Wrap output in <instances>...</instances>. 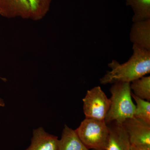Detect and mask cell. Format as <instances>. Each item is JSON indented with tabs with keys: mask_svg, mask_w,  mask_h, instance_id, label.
<instances>
[{
	"mask_svg": "<svg viewBox=\"0 0 150 150\" xmlns=\"http://www.w3.org/2000/svg\"><path fill=\"white\" fill-rule=\"evenodd\" d=\"M58 150H90L81 141L75 130L65 124L59 140Z\"/></svg>",
	"mask_w": 150,
	"mask_h": 150,
	"instance_id": "cell-10",
	"label": "cell"
},
{
	"mask_svg": "<svg viewBox=\"0 0 150 150\" xmlns=\"http://www.w3.org/2000/svg\"><path fill=\"white\" fill-rule=\"evenodd\" d=\"M59 142L58 137L40 127L33 130L31 144L25 150H58Z\"/></svg>",
	"mask_w": 150,
	"mask_h": 150,
	"instance_id": "cell-8",
	"label": "cell"
},
{
	"mask_svg": "<svg viewBox=\"0 0 150 150\" xmlns=\"http://www.w3.org/2000/svg\"><path fill=\"white\" fill-rule=\"evenodd\" d=\"M130 150H145L140 149V148H137V147L131 145V149Z\"/></svg>",
	"mask_w": 150,
	"mask_h": 150,
	"instance_id": "cell-15",
	"label": "cell"
},
{
	"mask_svg": "<svg viewBox=\"0 0 150 150\" xmlns=\"http://www.w3.org/2000/svg\"><path fill=\"white\" fill-rule=\"evenodd\" d=\"M133 94L142 99L150 101V76H146L130 83Z\"/></svg>",
	"mask_w": 150,
	"mask_h": 150,
	"instance_id": "cell-12",
	"label": "cell"
},
{
	"mask_svg": "<svg viewBox=\"0 0 150 150\" xmlns=\"http://www.w3.org/2000/svg\"><path fill=\"white\" fill-rule=\"evenodd\" d=\"M133 54L127 62L121 64L115 60L108 64V71L100 79L101 84L130 83L150 73V51L133 44Z\"/></svg>",
	"mask_w": 150,
	"mask_h": 150,
	"instance_id": "cell-1",
	"label": "cell"
},
{
	"mask_svg": "<svg viewBox=\"0 0 150 150\" xmlns=\"http://www.w3.org/2000/svg\"><path fill=\"white\" fill-rule=\"evenodd\" d=\"M110 105L104 121L106 124L112 122L122 123L134 117L136 105L132 99L130 83L112 84L110 88Z\"/></svg>",
	"mask_w": 150,
	"mask_h": 150,
	"instance_id": "cell-2",
	"label": "cell"
},
{
	"mask_svg": "<svg viewBox=\"0 0 150 150\" xmlns=\"http://www.w3.org/2000/svg\"><path fill=\"white\" fill-rule=\"evenodd\" d=\"M131 96L136 103L134 117L150 124V102L136 96L131 92Z\"/></svg>",
	"mask_w": 150,
	"mask_h": 150,
	"instance_id": "cell-14",
	"label": "cell"
},
{
	"mask_svg": "<svg viewBox=\"0 0 150 150\" xmlns=\"http://www.w3.org/2000/svg\"><path fill=\"white\" fill-rule=\"evenodd\" d=\"M107 125L109 138L106 150H130L131 143L122 123L114 121Z\"/></svg>",
	"mask_w": 150,
	"mask_h": 150,
	"instance_id": "cell-7",
	"label": "cell"
},
{
	"mask_svg": "<svg viewBox=\"0 0 150 150\" xmlns=\"http://www.w3.org/2000/svg\"><path fill=\"white\" fill-rule=\"evenodd\" d=\"M0 16L7 18L31 20V11L27 0H0Z\"/></svg>",
	"mask_w": 150,
	"mask_h": 150,
	"instance_id": "cell-6",
	"label": "cell"
},
{
	"mask_svg": "<svg viewBox=\"0 0 150 150\" xmlns=\"http://www.w3.org/2000/svg\"><path fill=\"white\" fill-rule=\"evenodd\" d=\"M75 131L89 149H107L109 129L104 120L86 118Z\"/></svg>",
	"mask_w": 150,
	"mask_h": 150,
	"instance_id": "cell-3",
	"label": "cell"
},
{
	"mask_svg": "<svg viewBox=\"0 0 150 150\" xmlns=\"http://www.w3.org/2000/svg\"><path fill=\"white\" fill-rule=\"evenodd\" d=\"M0 79H1L2 80L6 82L7 81L6 79H5V78H3L1 77H0Z\"/></svg>",
	"mask_w": 150,
	"mask_h": 150,
	"instance_id": "cell-17",
	"label": "cell"
},
{
	"mask_svg": "<svg viewBox=\"0 0 150 150\" xmlns=\"http://www.w3.org/2000/svg\"><path fill=\"white\" fill-rule=\"evenodd\" d=\"M83 101L86 118L104 120L110 108V100L100 86L88 90Z\"/></svg>",
	"mask_w": 150,
	"mask_h": 150,
	"instance_id": "cell-4",
	"label": "cell"
},
{
	"mask_svg": "<svg viewBox=\"0 0 150 150\" xmlns=\"http://www.w3.org/2000/svg\"><path fill=\"white\" fill-rule=\"evenodd\" d=\"M5 105V104L4 102H0V107H4Z\"/></svg>",
	"mask_w": 150,
	"mask_h": 150,
	"instance_id": "cell-16",
	"label": "cell"
},
{
	"mask_svg": "<svg viewBox=\"0 0 150 150\" xmlns=\"http://www.w3.org/2000/svg\"><path fill=\"white\" fill-rule=\"evenodd\" d=\"M130 39L134 45L150 51V19L133 23Z\"/></svg>",
	"mask_w": 150,
	"mask_h": 150,
	"instance_id": "cell-9",
	"label": "cell"
},
{
	"mask_svg": "<svg viewBox=\"0 0 150 150\" xmlns=\"http://www.w3.org/2000/svg\"><path fill=\"white\" fill-rule=\"evenodd\" d=\"M126 5L134 11L133 23L150 19V0H126Z\"/></svg>",
	"mask_w": 150,
	"mask_h": 150,
	"instance_id": "cell-11",
	"label": "cell"
},
{
	"mask_svg": "<svg viewBox=\"0 0 150 150\" xmlns=\"http://www.w3.org/2000/svg\"><path fill=\"white\" fill-rule=\"evenodd\" d=\"M122 124L131 145L150 150V124L135 117L126 119Z\"/></svg>",
	"mask_w": 150,
	"mask_h": 150,
	"instance_id": "cell-5",
	"label": "cell"
},
{
	"mask_svg": "<svg viewBox=\"0 0 150 150\" xmlns=\"http://www.w3.org/2000/svg\"><path fill=\"white\" fill-rule=\"evenodd\" d=\"M0 102H4L3 99H2V98H0Z\"/></svg>",
	"mask_w": 150,
	"mask_h": 150,
	"instance_id": "cell-18",
	"label": "cell"
},
{
	"mask_svg": "<svg viewBox=\"0 0 150 150\" xmlns=\"http://www.w3.org/2000/svg\"><path fill=\"white\" fill-rule=\"evenodd\" d=\"M31 11V20L38 21L48 13L52 0H27Z\"/></svg>",
	"mask_w": 150,
	"mask_h": 150,
	"instance_id": "cell-13",
	"label": "cell"
}]
</instances>
